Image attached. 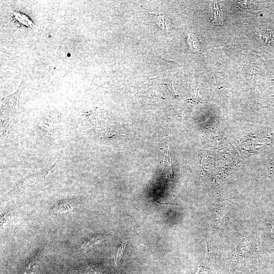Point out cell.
I'll return each instance as SVG.
<instances>
[{"mask_svg": "<svg viewBox=\"0 0 274 274\" xmlns=\"http://www.w3.org/2000/svg\"><path fill=\"white\" fill-rule=\"evenodd\" d=\"M24 88V83H22L14 93L9 95L3 100L2 106L3 112L13 114L18 110L20 95Z\"/></svg>", "mask_w": 274, "mask_h": 274, "instance_id": "7a4b0ae2", "label": "cell"}, {"mask_svg": "<svg viewBox=\"0 0 274 274\" xmlns=\"http://www.w3.org/2000/svg\"><path fill=\"white\" fill-rule=\"evenodd\" d=\"M61 156V154L51 167L38 172L22 179L13 188L12 191L9 193V194L14 193V192L25 190L42 182L55 170L56 164L60 161Z\"/></svg>", "mask_w": 274, "mask_h": 274, "instance_id": "6da1fadb", "label": "cell"}, {"mask_svg": "<svg viewBox=\"0 0 274 274\" xmlns=\"http://www.w3.org/2000/svg\"><path fill=\"white\" fill-rule=\"evenodd\" d=\"M11 19L15 23L21 24L28 27L34 26V24L31 19L26 15L20 13L11 12Z\"/></svg>", "mask_w": 274, "mask_h": 274, "instance_id": "277c9868", "label": "cell"}, {"mask_svg": "<svg viewBox=\"0 0 274 274\" xmlns=\"http://www.w3.org/2000/svg\"><path fill=\"white\" fill-rule=\"evenodd\" d=\"M74 206L68 202L62 203L58 204L53 209V212L55 213H64L67 211H70L73 209Z\"/></svg>", "mask_w": 274, "mask_h": 274, "instance_id": "8992f818", "label": "cell"}, {"mask_svg": "<svg viewBox=\"0 0 274 274\" xmlns=\"http://www.w3.org/2000/svg\"><path fill=\"white\" fill-rule=\"evenodd\" d=\"M109 238L108 234H99L93 236L86 240L80 246L82 249H87L90 247L99 245L106 242Z\"/></svg>", "mask_w": 274, "mask_h": 274, "instance_id": "3957f363", "label": "cell"}, {"mask_svg": "<svg viewBox=\"0 0 274 274\" xmlns=\"http://www.w3.org/2000/svg\"><path fill=\"white\" fill-rule=\"evenodd\" d=\"M116 274H117V273H116Z\"/></svg>", "mask_w": 274, "mask_h": 274, "instance_id": "9c48e42d", "label": "cell"}, {"mask_svg": "<svg viewBox=\"0 0 274 274\" xmlns=\"http://www.w3.org/2000/svg\"><path fill=\"white\" fill-rule=\"evenodd\" d=\"M40 254L37 255V256L34 258L29 264L28 266L25 269V273H30L32 272L35 270V269L36 268V267L38 265V262L39 259L40 257Z\"/></svg>", "mask_w": 274, "mask_h": 274, "instance_id": "52a82bcc", "label": "cell"}, {"mask_svg": "<svg viewBox=\"0 0 274 274\" xmlns=\"http://www.w3.org/2000/svg\"><path fill=\"white\" fill-rule=\"evenodd\" d=\"M127 244V241H123L121 245L119 246L118 249H117L115 260V266H117L119 264L120 261L122 259V257H123L124 253L125 252L126 246Z\"/></svg>", "mask_w": 274, "mask_h": 274, "instance_id": "5b68a950", "label": "cell"}, {"mask_svg": "<svg viewBox=\"0 0 274 274\" xmlns=\"http://www.w3.org/2000/svg\"><path fill=\"white\" fill-rule=\"evenodd\" d=\"M85 272L87 274H97L100 272V270L97 265H90L86 267Z\"/></svg>", "mask_w": 274, "mask_h": 274, "instance_id": "ba28073f", "label": "cell"}]
</instances>
